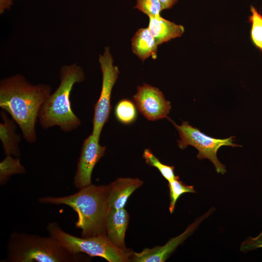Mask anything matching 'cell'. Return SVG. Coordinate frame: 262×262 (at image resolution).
Wrapping results in <instances>:
<instances>
[{
	"label": "cell",
	"instance_id": "ba28073f",
	"mask_svg": "<svg viewBox=\"0 0 262 262\" xmlns=\"http://www.w3.org/2000/svg\"><path fill=\"white\" fill-rule=\"evenodd\" d=\"M133 100L140 112L147 119L155 121L168 118L171 103L158 88L144 83L138 87Z\"/></svg>",
	"mask_w": 262,
	"mask_h": 262
},
{
	"label": "cell",
	"instance_id": "30bf717a",
	"mask_svg": "<svg viewBox=\"0 0 262 262\" xmlns=\"http://www.w3.org/2000/svg\"><path fill=\"white\" fill-rule=\"evenodd\" d=\"M213 208L196 219L189 225L185 230L180 235L170 239L162 246H156L153 248H145L140 252L132 251L131 262H164L196 229L199 225L207 218L213 212Z\"/></svg>",
	"mask_w": 262,
	"mask_h": 262
},
{
	"label": "cell",
	"instance_id": "4fadbf2b",
	"mask_svg": "<svg viewBox=\"0 0 262 262\" xmlns=\"http://www.w3.org/2000/svg\"><path fill=\"white\" fill-rule=\"evenodd\" d=\"M148 28L158 46L181 36L184 32L182 25L167 20L160 15L149 17Z\"/></svg>",
	"mask_w": 262,
	"mask_h": 262
},
{
	"label": "cell",
	"instance_id": "7402d4cb",
	"mask_svg": "<svg viewBox=\"0 0 262 262\" xmlns=\"http://www.w3.org/2000/svg\"><path fill=\"white\" fill-rule=\"evenodd\" d=\"M262 248V230L256 237L249 236L241 243L240 250L243 252Z\"/></svg>",
	"mask_w": 262,
	"mask_h": 262
},
{
	"label": "cell",
	"instance_id": "cb8c5ba5",
	"mask_svg": "<svg viewBox=\"0 0 262 262\" xmlns=\"http://www.w3.org/2000/svg\"><path fill=\"white\" fill-rule=\"evenodd\" d=\"M163 5L164 9L171 8L178 1V0H160Z\"/></svg>",
	"mask_w": 262,
	"mask_h": 262
},
{
	"label": "cell",
	"instance_id": "3957f363",
	"mask_svg": "<svg viewBox=\"0 0 262 262\" xmlns=\"http://www.w3.org/2000/svg\"><path fill=\"white\" fill-rule=\"evenodd\" d=\"M59 77L60 84L42 105L38 119L44 129L57 126L62 131L69 132L76 129L81 123L72 111L70 93L75 83L84 81L85 75L83 69L74 63L63 66Z\"/></svg>",
	"mask_w": 262,
	"mask_h": 262
},
{
	"label": "cell",
	"instance_id": "9a60e30c",
	"mask_svg": "<svg viewBox=\"0 0 262 262\" xmlns=\"http://www.w3.org/2000/svg\"><path fill=\"white\" fill-rule=\"evenodd\" d=\"M158 46L148 27L138 29L131 39L132 51L142 61L150 56L156 59Z\"/></svg>",
	"mask_w": 262,
	"mask_h": 262
},
{
	"label": "cell",
	"instance_id": "603a6c76",
	"mask_svg": "<svg viewBox=\"0 0 262 262\" xmlns=\"http://www.w3.org/2000/svg\"><path fill=\"white\" fill-rule=\"evenodd\" d=\"M13 0H0V13L2 14L5 10L9 9L13 4Z\"/></svg>",
	"mask_w": 262,
	"mask_h": 262
},
{
	"label": "cell",
	"instance_id": "5b68a950",
	"mask_svg": "<svg viewBox=\"0 0 262 262\" xmlns=\"http://www.w3.org/2000/svg\"><path fill=\"white\" fill-rule=\"evenodd\" d=\"M47 230L50 236L71 253H83L92 257H101L109 262H131L132 251L118 248L106 235L79 238L65 232L56 222L49 224Z\"/></svg>",
	"mask_w": 262,
	"mask_h": 262
},
{
	"label": "cell",
	"instance_id": "ffe728a7",
	"mask_svg": "<svg viewBox=\"0 0 262 262\" xmlns=\"http://www.w3.org/2000/svg\"><path fill=\"white\" fill-rule=\"evenodd\" d=\"M143 157L148 165L158 169L161 175L168 181L175 179L177 177L175 174L174 166L163 164L149 149H146L144 150Z\"/></svg>",
	"mask_w": 262,
	"mask_h": 262
},
{
	"label": "cell",
	"instance_id": "ac0fdd59",
	"mask_svg": "<svg viewBox=\"0 0 262 262\" xmlns=\"http://www.w3.org/2000/svg\"><path fill=\"white\" fill-rule=\"evenodd\" d=\"M248 20L251 23L250 38L254 45L262 51V15L253 5Z\"/></svg>",
	"mask_w": 262,
	"mask_h": 262
},
{
	"label": "cell",
	"instance_id": "e0dca14e",
	"mask_svg": "<svg viewBox=\"0 0 262 262\" xmlns=\"http://www.w3.org/2000/svg\"><path fill=\"white\" fill-rule=\"evenodd\" d=\"M115 114L117 119L124 124L133 123L137 116L135 105L128 99H122L117 103L115 109Z\"/></svg>",
	"mask_w": 262,
	"mask_h": 262
},
{
	"label": "cell",
	"instance_id": "52a82bcc",
	"mask_svg": "<svg viewBox=\"0 0 262 262\" xmlns=\"http://www.w3.org/2000/svg\"><path fill=\"white\" fill-rule=\"evenodd\" d=\"M98 62L102 74V86L99 98L94 106L92 134L99 138L102 128L109 118L112 91L119 71L113 64L109 47H105L103 53L99 55Z\"/></svg>",
	"mask_w": 262,
	"mask_h": 262
},
{
	"label": "cell",
	"instance_id": "9c48e42d",
	"mask_svg": "<svg viewBox=\"0 0 262 262\" xmlns=\"http://www.w3.org/2000/svg\"><path fill=\"white\" fill-rule=\"evenodd\" d=\"M99 141L91 133L83 141L74 181L78 189L91 184L93 170L105 154L106 147L100 145Z\"/></svg>",
	"mask_w": 262,
	"mask_h": 262
},
{
	"label": "cell",
	"instance_id": "d6986e66",
	"mask_svg": "<svg viewBox=\"0 0 262 262\" xmlns=\"http://www.w3.org/2000/svg\"><path fill=\"white\" fill-rule=\"evenodd\" d=\"M168 185L170 197L169 211L170 213H172L174 211L176 203L181 195L186 193H194L196 191L193 186L186 185L179 180L178 176L175 179L168 181Z\"/></svg>",
	"mask_w": 262,
	"mask_h": 262
},
{
	"label": "cell",
	"instance_id": "8fae6325",
	"mask_svg": "<svg viewBox=\"0 0 262 262\" xmlns=\"http://www.w3.org/2000/svg\"><path fill=\"white\" fill-rule=\"evenodd\" d=\"M143 184L138 178H119L108 185L109 210L124 208L131 195Z\"/></svg>",
	"mask_w": 262,
	"mask_h": 262
},
{
	"label": "cell",
	"instance_id": "44dd1931",
	"mask_svg": "<svg viewBox=\"0 0 262 262\" xmlns=\"http://www.w3.org/2000/svg\"><path fill=\"white\" fill-rule=\"evenodd\" d=\"M134 8L148 17L159 16L161 12L164 10L160 0H136Z\"/></svg>",
	"mask_w": 262,
	"mask_h": 262
},
{
	"label": "cell",
	"instance_id": "277c9868",
	"mask_svg": "<svg viewBox=\"0 0 262 262\" xmlns=\"http://www.w3.org/2000/svg\"><path fill=\"white\" fill-rule=\"evenodd\" d=\"M82 260L81 254L70 253L50 235L15 232L10 236L7 257L1 262H73Z\"/></svg>",
	"mask_w": 262,
	"mask_h": 262
},
{
	"label": "cell",
	"instance_id": "6da1fadb",
	"mask_svg": "<svg viewBox=\"0 0 262 262\" xmlns=\"http://www.w3.org/2000/svg\"><path fill=\"white\" fill-rule=\"evenodd\" d=\"M51 92L49 85L33 84L20 74L6 77L0 82V107L18 125L29 143L36 140L35 124L41 108Z\"/></svg>",
	"mask_w": 262,
	"mask_h": 262
},
{
	"label": "cell",
	"instance_id": "2e32d148",
	"mask_svg": "<svg viewBox=\"0 0 262 262\" xmlns=\"http://www.w3.org/2000/svg\"><path fill=\"white\" fill-rule=\"evenodd\" d=\"M25 172L24 167L21 164L20 159L13 158L12 155H6L0 163V182L5 183L9 178L15 174H22Z\"/></svg>",
	"mask_w": 262,
	"mask_h": 262
},
{
	"label": "cell",
	"instance_id": "7a4b0ae2",
	"mask_svg": "<svg viewBox=\"0 0 262 262\" xmlns=\"http://www.w3.org/2000/svg\"><path fill=\"white\" fill-rule=\"evenodd\" d=\"M108 194V185L91 184L71 195L43 197L38 201L41 203L64 204L71 208L78 214L76 227L81 229L82 237L88 238L106 235Z\"/></svg>",
	"mask_w": 262,
	"mask_h": 262
},
{
	"label": "cell",
	"instance_id": "8992f818",
	"mask_svg": "<svg viewBox=\"0 0 262 262\" xmlns=\"http://www.w3.org/2000/svg\"><path fill=\"white\" fill-rule=\"evenodd\" d=\"M175 128L180 136L178 141L179 147L181 149L191 146L198 150L197 158L199 160L208 159L214 165L216 171L222 174L226 172L225 166L220 162L217 157L218 149L223 146L240 147L233 143V136L225 139H217L207 136L188 122L182 121L177 125L168 117Z\"/></svg>",
	"mask_w": 262,
	"mask_h": 262
},
{
	"label": "cell",
	"instance_id": "5bb4252c",
	"mask_svg": "<svg viewBox=\"0 0 262 262\" xmlns=\"http://www.w3.org/2000/svg\"><path fill=\"white\" fill-rule=\"evenodd\" d=\"M2 122L0 124V139L6 155L16 157L20 154L18 145L20 137L16 132V122L7 115L6 112L0 113Z\"/></svg>",
	"mask_w": 262,
	"mask_h": 262
},
{
	"label": "cell",
	"instance_id": "7c38bea8",
	"mask_svg": "<svg viewBox=\"0 0 262 262\" xmlns=\"http://www.w3.org/2000/svg\"><path fill=\"white\" fill-rule=\"evenodd\" d=\"M129 214L124 208L117 210H109L106 221L107 237L115 246L126 250L125 236L128 228Z\"/></svg>",
	"mask_w": 262,
	"mask_h": 262
}]
</instances>
